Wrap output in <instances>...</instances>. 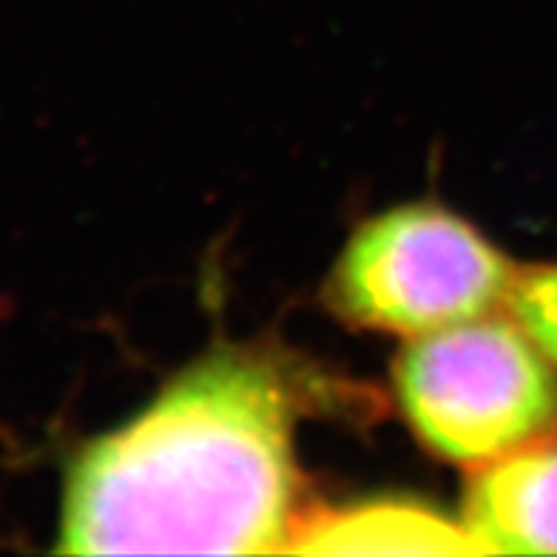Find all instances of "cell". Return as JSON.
<instances>
[{
	"label": "cell",
	"instance_id": "1",
	"mask_svg": "<svg viewBox=\"0 0 557 557\" xmlns=\"http://www.w3.org/2000/svg\"><path fill=\"white\" fill-rule=\"evenodd\" d=\"M296 393L262 352L216 350L69 463L54 552H285L299 515Z\"/></svg>",
	"mask_w": 557,
	"mask_h": 557
},
{
	"label": "cell",
	"instance_id": "2",
	"mask_svg": "<svg viewBox=\"0 0 557 557\" xmlns=\"http://www.w3.org/2000/svg\"><path fill=\"white\" fill-rule=\"evenodd\" d=\"M393 384L418 441L461 467L478 470L557 435V367L512 315L412 336Z\"/></svg>",
	"mask_w": 557,
	"mask_h": 557
},
{
	"label": "cell",
	"instance_id": "3",
	"mask_svg": "<svg viewBox=\"0 0 557 557\" xmlns=\"http://www.w3.org/2000/svg\"><path fill=\"white\" fill-rule=\"evenodd\" d=\"M518 273L447 208L401 206L350 236L327 278V305L356 327L424 336L509 308Z\"/></svg>",
	"mask_w": 557,
	"mask_h": 557
},
{
	"label": "cell",
	"instance_id": "4",
	"mask_svg": "<svg viewBox=\"0 0 557 557\" xmlns=\"http://www.w3.org/2000/svg\"><path fill=\"white\" fill-rule=\"evenodd\" d=\"M461 521L486 555H557V435L478 467Z\"/></svg>",
	"mask_w": 557,
	"mask_h": 557
},
{
	"label": "cell",
	"instance_id": "5",
	"mask_svg": "<svg viewBox=\"0 0 557 557\" xmlns=\"http://www.w3.org/2000/svg\"><path fill=\"white\" fill-rule=\"evenodd\" d=\"M285 552H467L484 555L461 523L416 504H370L296 523Z\"/></svg>",
	"mask_w": 557,
	"mask_h": 557
},
{
	"label": "cell",
	"instance_id": "6",
	"mask_svg": "<svg viewBox=\"0 0 557 557\" xmlns=\"http://www.w3.org/2000/svg\"><path fill=\"white\" fill-rule=\"evenodd\" d=\"M509 315L557 367V264L518 273L509 296Z\"/></svg>",
	"mask_w": 557,
	"mask_h": 557
}]
</instances>
